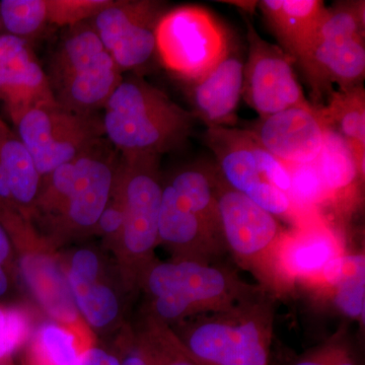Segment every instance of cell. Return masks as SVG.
Returning a JSON list of instances; mask_svg holds the SVG:
<instances>
[{"instance_id": "1", "label": "cell", "mask_w": 365, "mask_h": 365, "mask_svg": "<svg viewBox=\"0 0 365 365\" xmlns=\"http://www.w3.org/2000/svg\"><path fill=\"white\" fill-rule=\"evenodd\" d=\"M119 158L102 139L43 178L31 220L47 228L45 237L52 244L95 232L111 198Z\"/></svg>"}, {"instance_id": "2", "label": "cell", "mask_w": 365, "mask_h": 365, "mask_svg": "<svg viewBox=\"0 0 365 365\" xmlns=\"http://www.w3.org/2000/svg\"><path fill=\"white\" fill-rule=\"evenodd\" d=\"M262 288L228 266L182 259H153L137 281L148 299L146 314L170 327L230 309Z\"/></svg>"}, {"instance_id": "3", "label": "cell", "mask_w": 365, "mask_h": 365, "mask_svg": "<svg viewBox=\"0 0 365 365\" xmlns=\"http://www.w3.org/2000/svg\"><path fill=\"white\" fill-rule=\"evenodd\" d=\"M103 109L105 134L123 158L179 150L196 121L193 113L139 78L122 79Z\"/></svg>"}, {"instance_id": "4", "label": "cell", "mask_w": 365, "mask_h": 365, "mask_svg": "<svg viewBox=\"0 0 365 365\" xmlns=\"http://www.w3.org/2000/svg\"><path fill=\"white\" fill-rule=\"evenodd\" d=\"M276 297L262 288L234 307L170 327L200 365H269Z\"/></svg>"}, {"instance_id": "5", "label": "cell", "mask_w": 365, "mask_h": 365, "mask_svg": "<svg viewBox=\"0 0 365 365\" xmlns=\"http://www.w3.org/2000/svg\"><path fill=\"white\" fill-rule=\"evenodd\" d=\"M157 155L119 158L114 186L121 197L124 222L114 248L125 289H137V281L158 246V220L163 184Z\"/></svg>"}, {"instance_id": "6", "label": "cell", "mask_w": 365, "mask_h": 365, "mask_svg": "<svg viewBox=\"0 0 365 365\" xmlns=\"http://www.w3.org/2000/svg\"><path fill=\"white\" fill-rule=\"evenodd\" d=\"M47 73L55 100L71 111L96 114L123 79L90 21L68 28Z\"/></svg>"}, {"instance_id": "7", "label": "cell", "mask_w": 365, "mask_h": 365, "mask_svg": "<svg viewBox=\"0 0 365 365\" xmlns=\"http://www.w3.org/2000/svg\"><path fill=\"white\" fill-rule=\"evenodd\" d=\"M364 1H346L326 9L314 39L294 61L317 98L330 95L332 85L346 91L365 76Z\"/></svg>"}, {"instance_id": "8", "label": "cell", "mask_w": 365, "mask_h": 365, "mask_svg": "<svg viewBox=\"0 0 365 365\" xmlns=\"http://www.w3.org/2000/svg\"><path fill=\"white\" fill-rule=\"evenodd\" d=\"M0 223L18 255L21 279L37 304L53 321L93 342L74 304L63 265L53 254L52 242L37 232L30 217L9 204L0 202Z\"/></svg>"}, {"instance_id": "9", "label": "cell", "mask_w": 365, "mask_h": 365, "mask_svg": "<svg viewBox=\"0 0 365 365\" xmlns=\"http://www.w3.org/2000/svg\"><path fill=\"white\" fill-rule=\"evenodd\" d=\"M217 208L222 242L235 261L274 297L285 294L277 270V253L287 230L279 220L230 188L220 176Z\"/></svg>"}, {"instance_id": "10", "label": "cell", "mask_w": 365, "mask_h": 365, "mask_svg": "<svg viewBox=\"0 0 365 365\" xmlns=\"http://www.w3.org/2000/svg\"><path fill=\"white\" fill-rule=\"evenodd\" d=\"M230 48L222 24L198 6L165 11L155 30V54L163 66L190 83L212 71Z\"/></svg>"}, {"instance_id": "11", "label": "cell", "mask_w": 365, "mask_h": 365, "mask_svg": "<svg viewBox=\"0 0 365 365\" xmlns=\"http://www.w3.org/2000/svg\"><path fill=\"white\" fill-rule=\"evenodd\" d=\"M16 135L44 178L102 140V118L71 111L58 102L35 106L13 120Z\"/></svg>"}, {"instance_id": "12", "label": "cell", "mask_w": 365, "mask_h": 365, "mask_svg": "<svg viewBox=\"0 0 365 365\" xmlns=\"http://www.w3.org/2000/svg\"><path fill=\"white\" fill-rule=\"evenodd\" d=\"M205 143L215 155L216 168L227 186L244 194L278 220L292 223V227L307 220L290 197L262 174L250 131L235 127L207 128Z\"/></svg>"}, {"instance_id": "13", "label": "cell", "mask_w": 365, "mask_h": 365, "mask_svg": "<svg viewBox=\"0 0 365 365\" xmlns=\"http://www.w3.org/2000/svg\"><path fill=\"white\" fill-rule=\"evenodd\" d=\"M248 58L244 63L242 98L260 118L311 104L294 71V59L259 35L246 19Z\"/></svg>"}, {"instance_id": "14", "label": "cell", "mask_w": 365, "mask_h": 365, "mask_svg": "<svg viewBox=\"0 0 365 365\" xmlns=\"http://www.w3.org/2000/svg\"><path fill=\"white\" fill-rule=\"evenodd\" d=\"M155 0L113 1L96 14L91 25L122 72L145 66L155 54V30L165 14Z\"/></svg>"}, {"instance_id": "15", "label": "cell", "mask_w": 365, "mask_h": 365, "mask_svg": "<svg viewBox=\"0 0 365 365\" xmlns=\"http://www.w3.org/2000/svg\"><path fill=\"white\" fill-rule=\"evenodd\" d=\"M345 253L339 230L322 215L287 230L277 253V270L285 294L297 285L313 287L325 269Z\"/></svg>"}, {"instance_id": "16", "label": "cell", "mask_w": 365, "mask_h": 365, "mask_svg": "<svg viewBox=\"0 0 365 365\" xmlns=\"http://www.w3.org/2000/svg\"><path fill=\"white\" fill-rule=\"evenodd\" d=\"M274 157L285 163H311L319 157L326 126L313 104L288 108L260 118L247 129Z\"/></svg>"}, {"instance_id": "17", "label": "cell", "mask_w": 365, "mask_h": 365, "mask_svg": "<svg viewBox=\"0 0 365 365\" xmlns=\"http://www.w3.org/2000/svg\"><path fill=\"white\" fill-rule=\"evenodd\" d=\"M63 267L74 304L88 329L102 332L116 326L123 314V302L108 279L100 254L91 248L76 250Z\"/></svg>"}, {"instance_id": "18", "label": "cell", "mask_w": 365, "mask_h": 365, "mask_svg": "<svg viewBox=\"0 0 365 365\" xmlns=\"http://www.w3.org/2000/svg\"><path fill=\"white\" fill-rule=\"evenodd\" d=\"M0 102L11 121L35 106L57 102L30 41L0 34Z\"/></svg>"}, {"instance_id": "19", "label": "cell", "mask_w": 365, "mask_h": 365, "mask_svg": "<svg viewBox=\"0 0 365 365\" xmlns=\"http://www.w3.org/2000/svg\"><path fill=\"white\" fill-rule=\"evenodd\" d=\"M158 245L173 259L217 263L227 252L222 237L194 212L168 182L163 185L158 220Z\"/></svg>"}, {"instance_id": "20", "label": "cell", "mask_w": 365, "mask_h": 365, "mask_svg": "<svg viewBox=\"0 0 365 365\" xmlns=\"http://www.w3.org/2000/svg\"><path fill=\"white\" fill-rule=\"evenodd\" d=\"M112 0H1L6 34L30 41L49 28H71L90 21Z\"/></svg>"}, {"instance_id": "21", "label": "cell", "mask_w": 365, "mask_h": 365, "mask_svg": "<svg viewBox=\"0 0 365 365\" xmlns=\"http://www.w3.org/2000/svg\"><path fill=\"white\" fill-rule=\"evenodd\" d=\"M242 81L244 62L230 48L212 71L191 83V112L196 119L202 120L207 128L234 127L237 122Z\"/></svg>"}, {"instance_id": "22", "label": "cell", "mask_w": 365, "mask_h": 365, "mask_svg": "<svg viewBox=\"0 0 365 365\" xmlns=\"http://www.w3.org/2000/svg\"><path fill=\"white\" fill-rule=\"evenodd\" d=\"M314 163L330 197L331 207L342 216L352 213L361 199L365 168L359 165L349 144L326 127L323 146Z\"/></svg>"}, {"instance_id": "23", "label": "cell", "mask_w": 365, "mask_h": 365, "mask_svg": "<svg viewBox=\"0 0 365 365\" xmlns=\"http://www.w3.org/2000/svg\"><path fill=\"white\" fill-rule=\"evenodd\" d=\"M258 6L282 49L294 60L314 39L327 9L319 0H263Z\"/></svg>"}, {"instance_id": "24", "label": "cell", "mask_w": 365, "mask_h": 365, "mask_svg": "<svg viewBox=\"0 0 365 365\" xmlns=\"http://www.w3.org/2000/svg\"><path fill=\"white\" fill-rule=\"evenodd\" d=\"M309 289L329 300L338 314L364 325V254L346 252L325 269L318 282Z\"/></svg>"}, {"instance_id": "25", "label": "cell", "mask_w": 365, "mask_h": 365, "mask_svg": "<svg viewBox=\"0 0 365 365\" xmlns=\"http://www.w3.org/2000/svg\"><path fill=\"white\" fill-rule=\"evenodd\" d=\"M0 165L6 174L13 205L31 218L43 178L30 151L4 121L0 123Z\"/></svg>"}, {"instance_id": "26", "label": "cell", "mask_w": 365, "mask_h": 365, "mask_svg": "<svg viewBox=\"0 0 365 365\" xmlns=\"http://www.w3.org/2000/svg\"><path fill=\"white\" fill-rule=\"evenodd\" d=\"M327 128L349 144L359 165L365 168V91L357 86L333 91L325 106H316Z\"/></svg>"}, {"instance_id": "27", "label": "cell", "mask_w": 365, "mask_h": 365, "mask_svg": "<svg viewBox=\"0 0 365 365\" xmlns=\"http://www.w3.org/2000/svg\"><path fill=\"white\" fill-rule=\"evenodd\" d=\"M93 343L68 327L50 319L37 327L28 341L26 365H76Z\"/></svg>"}, {"instance_id": "28", "label": "cell", "mask_w": 365, "mask_h": 365, "mask_svg": "<svg viewBox=\"0 0 365 365\" xmlns=\"http://www.w3.org/2000/svg\"><path fill=\"white\" fill-rule=\"evenodd\" d=\"M218 178L217 168L208 163H194L178 170L169 184L187 205L222 237L217 208Z\"/></svg>"}, {"instance_id": "29", "label": "cell", "mask_w": 365, "mask_h": 365, "mask_svg": "<svg viewBox=\"0 0 365 365\" xmlns=\"http://www.w3.org/2000/svg\"><path fill=\"white\" fill-rule=\"evenodd\" d=\"M314 162L299 165L284 163L292 182L290 198L307 218L322 215V209L331 207L330 197Z\"/></svg>"}, {"instance_id": "30", "label": "cell", "mask_w": 365, "mask_h": 365, "mask_svg": "<svg viewBox=\"0 0 365 365\" xmlns=\"http://www.w3.org/2000/svg\"><path fill=\"white\" fill-rule=\"evenodd\" d=\"M155 365H200L187 351L170 326L145 314L136 331Z\"/></svg>"}, {"instance_id": "31", "label": "cell", "mask_w": 365, "mask_h": 365, "mask_svg": "<svg viewBox=\"0 0 365 365\" xmlns=\"http://www.w3.org/2000/svg\"><path fill=\"white\" fill-rule=\"evenodd\" d=\"M32 333V317L26 309L0 304V362L25 346Z\"/></svg>"}, {"instance_id": "32", "label": "cell", "mask_w": 365, "mask_h": 365, "mask_svg": "<svg viewBox=\"0 0 365 365\" xmlns=\"http://www.w3.org/2000/svg\"><path fill=\"white\" fill-rule=\"evenodd\" d=\"M123 222V204H122L121 197L114 186L111 198L100 216L95 232L103 235L106 241L112 242L113 247H115L121 234Z\"/></svg>"}, {"instance_id": "33", "label": "cell", "mask_w": 365, "mask_h": 365, "mask_svg": "<svg viewBox=\"0 0 365 365\" xmlns=\"http://www.w3.org/2000/svg\"><path fill=\"white\" fill-rule=\"evenodd\" d=\"M294 365H357L345 345L332 340L307 354Z\"/></svg>"}, {"instance_id": "34", "label": "cell", "mask_w": 365, "mask_h": 365, "mask_svg": "<svg viewBox=\"0 0 365 365\" xmlns=\"http://www.w3.org/2000/svg\"><path fill=\"white\" fill-rule=\"evenodd\" d=\"M120 365H155L143 341L132 330L124 333L119 343Z\"/></svg>"}, {"instance_id": "35", "label": "cell", "mask_w": 365, "mask_h": 365, "mask_svg": "<svg viewBox=\"0 0 365 365\" xmlns=\"http://www.w3.org/2000/svg\"><path fill=\"white\" fill-rule=\"evenodd\" d=\"M76 365H120V360L117 355L93 345L83 353Z\"/></svg>"}, {"instance_id": "36", "label": "cell", "mask_w": 365, "mask_h": 365, "mask_svg": "<svg viewBox=\"0 0 365 365\" xmlns=\"http://www.w3.org/2000/svg\"><path fill=\"white\" fill-rule=\"evenodd\" d=\"M14 249L11 237L0 223V266L4 267L13 269L14 270Z\"/></svg>"}, {"instance_id": "37", "label": "cell", "mask_w": 365, "mask_h": 365, "mask_svg": "<svg viewBox=\"0 0 365 365\" xmlns=\"http://www.w3.org/2000/svg\"><path fill=\"white\" fill-rule=\"evenodd\" d=\"M14 270L0 266V297L9 294L13 284Z\"/></svg>"}, {"instance_id": "38", "label": "cell", "mask_w": 365, "mask_h": 365, "mask_svg": "<svg viewBox=\"0 0 365 365\" xmlns=\"http://www.w3.org/2000/svg\"><path fill=\"white\" fill-rule=\"evenodd\" d=\"M2 25H1V20H0V31H1Z\"/></svg>"}, {"instance_id": "39", "label": "cell", "mask_w": 365, "mask_h": 365, "mask_svg": "<svg viewBox=\"0 0 365 365\" xmlns=\"http://www.w3.org/2000/svg\"><path fill=\"white\" fill-rule=\"evenodd\" d=\"M1 122H2V120H1V119H0V123H1Z\"/></svg>"}]
</instances>
